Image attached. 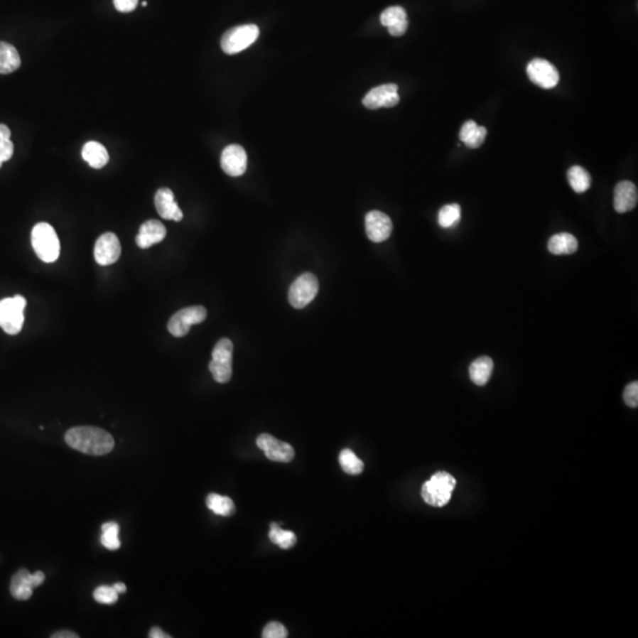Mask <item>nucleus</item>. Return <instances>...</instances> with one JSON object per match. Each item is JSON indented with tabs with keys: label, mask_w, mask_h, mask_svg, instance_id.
I'll return each mask as SVG.
<instances>
[{
	"label": "nucleus",
	"mask_w": 638,
	"mask_h": 638,
	"mask_svg": "<svg viewBox=\"0 0 638 638\" xmlns=\"http://www.w3.org/2000/svg\"><path fill=\"white\" fill-rule=\"evenodd\" d=\"M400 102L399 96V87L397 85H379L372 89L363 99V104L370 110H376L379 108H391Z\"/></svg>",
	"instance_id": "9b49d317"
},
{
	"label": "nucleus",
	"mask_w": 638,
	"mask_h": 638,
	"mask_svg": "<svg viewBox=\"0 0 638 638\" xmlns=\"http://www.w3.org/2000/svg\"><path fill=\"white\" fill-rule=\"evenodd\" d=\"M456 480L447 472H438L422 486L421 495L426 504L434 507H443L452 498Z\"/></svg>",
	"instance_id": "7ed1b4c3"
},
{
	"label": "nucleus",
	"mask_w": 638,
	"mask_h": 638,
	"mask_svg": "<svg viewBox=\"0 0 638 638\" xmlns=\"http://www.w3.org/2000/svg\"><path fill=\"white\" fill-rule=\"evenodd\" d=\"M269 538H270L272 543L276 544L277 546L281 547V548H284V550L291 548L297 543V536H296L295 533L291 532V531L283 530L277 523L271 524Z\"/></svg>",
	"instance_id": "a878e982"
},
{
	"label": "nucleus",
	"mask_w": 638,
	"mask_h": 638,
	"mask_svg": "<svg viewBox=\"0 0 638 638\" xmlns=\"http://www.w3.org/2000/svg\"><path fill=\"white\" fill-rule=\"evenodd\" d=\"M137 4H139V0H114L116 10L123 12V13H128V12L135 10Z\"/></svg>",
	"instance_id": "f704fd0d"
},
{
	"label": "nucleus",
	"mask_w": 638,
	"mask_h": 638,
	"mask_svg": "<svg viewBox=\"0 0 638 638\" xmlns=\"http://www.w3.org/2000/svg\"><path fill=\"white\" fill-rule=\"evenodd\" d=\"M221 168L227 175L242 176L247 168V154L239 144H229L221 153Z\"/></svg>",
	"instance_id": "ddd939ff"
},
{
	"label": "nucleus",
	"mask_w": 638,
	"mask_h": 638,
	"mask_svg": "<svg viewBox=\"0 0 638 638\" xmlns=\"http://www.w3.org/2000/svg\"><path fill=\"white\" fill-rule=\"evenodd\" d=\"M288 630L281 623L271 622L264 628L261 636L264 638H285L288 637Z\"/></svg>",
	"instance_id": "473e14b6"
},
{
	"label": "nucleus",
	"mask_w": 638,
	"mask_h": 638,
	"mask_svg": "<svg viewBox=\"0 0 638 638\" xmlns=\"http://www.w3.org/2000/svg\"><path fill=\"white\" fill-rule=\"evenodd\" d=\"M625 404L630 408H637L638 406V382L629 383L623 394Z\"/></svg>",
	"instance_id": "72a5a7b5"
},
{
	"label": "nucleus",
	"mask_w": 638,
	"mask_h": 638,
	"mask_svg": "<svg viewBox=\"0 0 638 638\" xmlns=\"http://www.w3.org/2000/svg\"><path fill=\"white\" fill-rule=\"evenodd\" d=\"M493 367H494V363L488 356H482V357L475 359L470 367V376L472 382L477 386H485L491 379Z\"/></svg>",
	"instance_id": "4be33fe9"
},
{
	"label": "nucleus",
	"mask_w": 638,
	"mask_h": 638,
	"mask_svg": "<svg viewBox=\"0 0 638 638\" xmlns=\"http://www.w3.org/2000/svg\"><path fill=\"white\" fill-rule=\"evenodd\" d=\"M461 207L458 204L445 205L438 212V224L443 228H450L459 224Z\"/></svg>",
	"instance_id": "cd10ccee"
},
{
	"label": "nucleus",
	"mask_w": 638,
	"mask_h": 638,
	"mask_svg": "<svg viewBox=\"0 0 638 638\" xmlns=\"http://www.w3.org/2000/svg\"><path fill=\"white\" fill-rule=\"evenodd\" d=\"M568 179L570 186L575 193H584L591 186V176L589 172H586L580 166H573L568 169Z\"/></svg>",
	"instance_id": "393cba45"
},
{
	"label": "nucleus",
	"mask_w": 638,
	"mask_h": 638,
	"mask_svg": "<svg viewBox=\"0 0 638 638\" xmlns=\"http://www.w3.org/2000/svg\"><path fill=\"white\" fill-rule=\"evenodd\" d=\"M381 23L389 30L394 37H401L407 31V12L404 7L391 6L383 11L381 14Z\"/></svg>",
	"instance_id": "a211bd4d"
},
{
	"label": "nucleus",
	"mask_w": 638,
	"mask_h": 638,
	"mask_svg": "<svg viewBox=\"0 0 638 638\" xmlns=\"http://www.w3.org/2000/svg\"><path fill=\"white\" fill-rule=\"evenodd\" d=\"M319 284L316 276L304 274L296 279L288 291V302L295 309H303L313 302L318 293Z\"/></svg>",
	"instance_id": "0eeeda50"
},
{
	"label": "nucleus",
	"mask_w": 638,
	"mask_h": 638,
	"mask_svg": "<svg viewBox=\"0 0 638 638\" xmlns=\"http://www.w3.org/2000/svg\"><path fill=\"white\" fill-rule=\"evenodd\" d=\"M114 589H115L116 593L121 595V593H124L126 591V586L123 584V583H116L115 585L112 586Z\"/></svg>",
	"instance_id": "58836bf2"
},
{
	"label": "nucleus",
	"mask_w": 638,
	"mask_h": 638,
	"mask_svg": "<svg viewBox=\"0 0 638 638\" xmlns=\"http://www.w3.org/2000/svg\"><path fill=\"white\" fill-rule=\"evenodd\" d=\"M82 158L89 166L95 169H101L109 162V154L103 144L92 141L85 144L82 149Z\"/></svg>",
	"instance_id": "aec40b11"
},
{
	"label": "nucleus",
	"mask_w": 638,
	"mask_h": 638,
	"mask_svg": "<svg viewBox=\"0 0 638 638\" xmlns=\"http://www.w3.org/2000/svg\"><path fill=\"white\" fill-rule=\"evenodd\" d=\"M259 28L254 24L240 25L225 32L221 38V49L227 55L242 53L259 37Z\"/></svg>",
	"instance_id": "39448f33"
},
{
	"label": "nucleus",
	"mask_w": 638,
	"mask_h": 638,
	"mask_svg": "<svg viewBox=\"0 0 638 638\" xmlns=\"http://www.w3.org/2000/svg\"><path fill=\"white\" fill-rule=\"evenodd\" d=\"M53 638H78L80 636L76 635L75 632H69V630H63V632H57L51 635Z\"/></svg>",
	"instance_id": "e433bc0d"
},
{
	"label": "nucleus",
	"mask_w": 638,
	"mask_h": 638,
	"mask_svg": "<svg viewBox=\"0 0 638 638\" xmlns=\"http://www.w3.org/2000/svg\"><path fill=\"white\" fill-rule=\"evenodd\" d=\"M167 235L165 225L158 220H148L142 224L136 237V244L140 249H149L161 242Z\"/></svg>",
	"instance_id": "f3484780"
},
{
	"label": "nucleus",
	"mask_w": 638,
	"mask_h": 638,
	"mask_svg": "<svg viewBox=\"0 0 638 638\" xmlns=\"http://www.w3.org/2000/svg\"><path fill=\"white\" fill-rule=\"evenodd\" d=\"M119 531V524L114 523V521L104 524L102 526V536H101V543L103 546L108 550H119L121 546Z\"/></svg>",
	"instance_id": "c85d7f7f"
},
{
	"label": "nucleus",
	"mask_w": 638,
	"mask_h": 638,
	"mask_svg": "<svg viewBox=\"0 0 638 638\" xmlns=\"http://www.w3.org/2000/svg\"><path fill=\"white\" fill-rule=\"evenodd\" d=\"M486 136H487V129H486L485 126H477V128L474 129L473 133L470 134V137L465 141V144H466L468 148L475 149V148H479L480 146H482L485 140H486Z\"/></svg>",
	"instance_id": "2f4dec72"
},
{
	"label": "nucleus",
	"mask_w": 638,
	"mask_h": 638,
	"mask_svg": "<svg viewBox=\"0 0 638 638\" xmlns=\"http://www.w3.org/2000/svg\"><path fill=\"white\" fill-rule=\"evenodd\" d=\"M207 317V310L204 306H190L180 310L169 319L168 331L174 337L186 336L190 326L200 324Z\"/></svg>",
	"instance_id": "6e6552de"
},
{
	"label": "nucleus",
	"mask_w": 638,
	"mask_h": 638,
	"mask_svg": "<svg viewBox=\"0 0 638 638\" xmlns=\"http://www.w3.org/2000/svg\"><path fill=\"white\" fill-rule=\"evenodd\" d=\"M637 187L632 181H621L615 187L614 207L618 213H627L636 207Z\"/></svg>",
	"instance_id": "dca6fc26"
},
{
	"label": "nucleus",
	"mask_w": 638,
	"mask_h": 638,
	"mask_svg": "<svg viewBox=\"0 0 638 638\" xmlns=\"http://www.w3.org/2000/svg\"><path fill=\"white\" fill-rule=\"evenodd\" d=\"M256 445L265 453L267 459L274 463H291L295 458V449L291 445L279 441L270 434H260L256 438Z\"/></svg>",
	"instance_id": "9d476101"
},
{
	"label": "nucleus",
	"mask_w": 638,
	"mask_h": 638,
	"mask_svg": "<svg viewBox=\"0 0 638 638\" xmlns=\"http://www.w3.org/2000/svg\"><path fill=\"white\" fill-rule=\"evenodd\" d=\"M94 598L96 602L101 604H114L119 600V593H116L112 586H99L94 593Z\"/></svg>",
	"instance_id": "7c9ffc66"
},
{
	"label": "nucleus",
	"mask_w": 638,
	"mask_h": 638,
	"mask_svg": "<svg viewBox=\"0 0 638 638\" xmlns=\"http://www.w3.org/2000/svg\"><path fill=\"white\" fill-rule=\"evenodd\" d=\"M527 76L532 83L543 89H552L559 83L557 67L548 60L536 58L527 65Z\"/></svg>",
	"instance_id": "1a4fd4ad"
},
{
	"label": "nucleus",
	"mask_w": 638,
	"mask_h": 638,
	"mask_svg": "<svg viewBox=\"0 0 638 638\" xmlns=\"http://www.w3.org/2000/svg\"><path fill=\"white\" fill-rule=\"evenodd\" d=\"M33 580L32 575L28 570L21 568L11 579V595L18 600H26L32 596L33 590Z\"/></svg>",
	"instance_id": "6ab92c4d"
},
{
	"label": "nucleus",
	"mask_w": 638,
	"mask_h": 638,
	"mask_svg": "<svg viewBox=\"0 0 638 638\" xmlns=\"http://www.w3.org/2000/svg\"><path fill=\"white\" fill-rule=\"evenodd\" d=\"M21 60L17 49L6 42H0V74H12L21 67Z\"/></svg>",
	"instance_id": "5701e85b"
},
{
	"label": "nucleus",
	"mask_w": 638,
	"mask_h": 638,
	"mask_svg": "<svg viewBox=\"0 0 638 638\" xmlns=\"http://www.w3.org/2000/svg\"><path fill=\"white\" fill-rule=\"evenodd\" d=\"M1 165H3V163H1V162H0V168H1Z\"/></svg>",
	"instance_id": "ea45409f"
},
{
	"label": "nucleus",
	"mask_w": 638,
	"mask_h": 638,
	"mask_svg": "<svg viewBox=\"0 0 638 638\" xmlns=\"http://www.w3.org/2000/svg\"><path fill=\"white\" fill-rule=\"evenodd\" d=\"M208 509L217 516L231 517L235 513V505L233 500L228 497L211 493L206 499Z\"/></svg>",
	"instance_id": "b1692460"
},
{
	"label": "nucleus",
	"mask_w": 638,
	"mask_h": 638,
	"mask_svg": "<svg viewBox=\"0 0 638 638\" xmlns=\"http://www.w3.org/2000/svg\"><path fill=\"white\" fill-rule=\"evenodd\" d=\"M149 637L169 638L171 636H169L168 634H166L165 632H162L161 629L158 628V627H155V628L151 629V632H149Z\"/></svg>",
	"instance_id": "c9c22d12"
},
{
	"label": "nucleus",
	"mask_w": 638,
	"mask_h": 638,
	"mask_svg": "<svg viewBox=\"0 0 638 638\" xmlns=\"http://www.w3.org/2000/svg\"><path fill=\"white\" fill-rule=\"evenodd\" d=\"M365 231L372 242H386L393 232V221L382 212H369L365 215Z\"/></svg>",
	"instance_id": "4468645a"
},
{
	"label": "nucleus",
	"mask_w": 638,
	"mask_h": 638,
	"mask_svg": "<svg viewBox=\"0 0 638 638\" xmlns=\"http://www.w3.org/2000/svg\"><path fill=\"white\" fill-rule=\"evenodd\" d=\"M26 299L17 295L0 301V328L9 335H18L24 324Z\"/></svg>",
	"instance_id": "20e7f679"
},
{
	"label": "nucleus",
	"mask_w": 638,
	"mask_h": 638,
	"mask_svg": "<svg viewBox=\"0 0 638 638\" xmlns=\"http://www.w3.org/2000/svg\"><path fill=\"white\" fill-rule=\"evenodd\" d=\"M547 249L554 256L573 254L578 249V240L570 233H559L548 240Z\"/></svg>",
	"instance_id": "412c9836"
},
{
	"label": "nucleus",
	"mask_w": 638,
	"mask_h": 638,
	"mask_svg": "<svg viewBox=\"0 0 638 638\" xmlns=\"http://www.w3.org/2000/svg\"><path fill=\"white\" fill-rule=\"evenodd\" d=\"M9 126L0 124V162L9 161L13 155L14 146L11 141Z\"/></svg>",
	"instance_id": "c756f323"
},
{
	"label": "nucleus",
	"mask_w": 638,
	"mask_h": 638,
	"mask_svg": "<svg viewBox=\"0 0 638 638\" xmlns=\"http://www.w3.org/2000/svg\"><path fill=\"white\" fill-rule=\"evenodd\" d=\"M155 207L158 215L166 220L181 221L183 213L174 199V194L169 188H160L154 198Z\"/></svg>",
	"instance_id": "2eb2a0df"
},
{
	"label": "nucleus",
	"mask_w": 638,
	"mask_h": 638,
	"mask_svg": "<svg viewBox=\"0 0 638 638\" xmlns=\"http://www.w3.org/2000/svg\"><path fill=\"white\" fill-rule=\"evenodd\" d=\"M94 256L96 263L101 266H109L116 263L121 256V244L116 234L108 232L101 235L96 240Z\"/></svg>",
	"instance_id": "f8f14e48"
},
{
	"label": "nucleus",
	"mask_w": 638,
	"mask_h": 638,
	"mask_svg": "<svg viewBox=\"0 0 638 638\" xmlns=\"http://www.w3.org/2000/svg\"><path fill=\"white\" fill-rule=\"evenodd\" d=\"M232 359L233 343L228 338H221L212 351V361L210 362V372L217 383H227L231 379Z\"/></svg>",
	"instance_id": "423d86ee"
},
{
	"label": "nucleus",
	"mask_w": 638,
	"mask_h": 638,
	"mask_svg": "<svg viewBox=\"0 0 638 638\" xmlns=\"http://www.w3.org/2000/svg\"><path fill=\"white\" fill-rule=\"evenodd\" d=\"M32 580H33V585H35V588L36 586H39L44 583V580H45V575H44L42 571L35 572V573L32 575Z\"/></svg>",
	"instance_id": "4c0bfd02"
},
{
	"label": "nucleus",
	"mask_w": 638,
	"mask_h": 638,
	"mask_svg": "<svg viewBox=\"0 0 638 638\" xmlns=\"http://www.w3.org/2000/svg\"><path fill=\"white\" fill-rule=\"evenodd\" d=\"M65 442L77 452L95 456L109 454L115 445L108 431L92 426L71 428L65 434Z\"/></svg>",
	"instance_id": "f257e3e1"
},
{
	"label": "nucleus",
	"mask_w": 638,
	"mask_h": 638,
	"mask_svg": "<svg viewBox=\"0 0 638 638\" xmlns=\"http://www.w3.org/2000/svg\"><path fill=\"white\" fill-rule=\"evenodd\" d=\"M340 465L342 470L347 474L358 475L363 472L364 463L350 449H343L340 454Z\"/></svg>",
	"instance_id": "bb28decb"
},
{
	"label": "nucleus",
	"mask_w": 638,
	"mask_h": 638,
	"mask_svg": "<svg viewBox=\"0 0 638 638\" xmlns=\"http://www.w3.org/2000/svg\"><path fill=\"white\" fill-rule=\"evenodd\" d=\"M32 247L44 263H55L60 256V239L55 228L46 222H39L32 228Z\"/></svg>",
	"instance_id": "f03ea898"
}]
</instances>
